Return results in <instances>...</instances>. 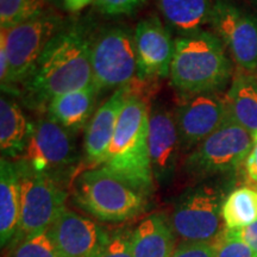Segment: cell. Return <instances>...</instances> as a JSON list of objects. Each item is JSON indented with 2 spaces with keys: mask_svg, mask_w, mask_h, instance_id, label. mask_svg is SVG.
Segmentation results:
<instances>
[{
  "mask_svg": "<svg viewBox=\"0 0 257 257\" xmlns=\"http://www.w3.org/2000/svg\"><path fill=\"white\" fill-rule=\"evenodd\" d=\"M92 83L91 44L80 25L70 24L49 41L23 85L29 102L48 105L57 95Z\"/></svg>",
  "mask_w": 257,
  "mask_h": 257,
  "instance_id": "6da1fadb",
  "label": "cell"
},
{
  "mask_svg": "<svg viewBox=\"0 0 257 257\" xmlns=\"http://www.w3.org/2000/svg\"><path fill=\"white\" fill-rule=\"evenodd\" d=\"M149 115L147 101L131 88L101 166L147 195L155 188L149 154Z\"/></svg>",
  "mask_w": 257,
  "mask_h": 257,
  "instance_id": "7a4b0ae2",
  "label": "cell"
},
{
  "mask_svg": "<svg viewBox=\"0 0 257 257\" xmlns=\"http://www.w3.org/2000/svg\"><path fill=\"white\" fill-rule=\"evenodd\" d=\"M170 83L182 94L218 92L232 74V64L223 42L214 32L200 30L174 41Z\"/></svg>",
  "mask_w": 257,
  "mask_h": 257,
  "instance_id": "3957f363",
  "label": "cell"
},
{
  "mask_svg": "<svg viewBox=\"0 0 257 257\" xmlns=\"http://www.w3.org/2000/svg\"><path fill=\"white\" fill-rule=\"evenodd\" d=\"M147 194L102 167L88 168L76 176L73 200L78 207L105 223H123L142 213Z\"/></svg>",
  "mask_w": 257,
  "mask_h": 257,
  "instance_id": "277c9868",
  "label": "cell"
},
{
  "mask_svg": "<svg viewBox=\"0 0 257 257\" xmlns=\"http://www.w3.org/2000/svg\"><path fill=\"white\" fill-rule=\"evenodd\" d=\"M253 143L252 135L229 117L188 154L186 174L199 179L234 172L245 162Z\"/></svg>",
  "mask_w": 257,
  "mask_h": 257,
  "instance_id": "5b68a950",
  "label": "cell"
},
{
  "mask_svg": "<svg viewBox=\"0 0 257 257\" xmlns=\"http://www.w3.org/2000/svg\"><path fill=\"white\" fill-rule=\"evenodd\" d=\"M17 167L21 178V217L12 242L47 231L66 207L67 199L59 179L35 172L21 160Z\"/></svg>",
  "mask_w": 257,
  "mask_h": 257,
  "instance_id": "8992f818",
  "label": "cell"
},
{
  "mask_svg": "<svg viewBox=\"0 0 257 257\" xmlns=\"http://www.w3.org/2000/svg\"><path fill=\"white\" fill-rule=\"evenodd\" d=\"M91 63L98 92L127 86L137 74L135 35L126 28L105 29L91 44Z\"/></svg>",
  "mask_w": 257,
  "mask_h": 257,
  "instance_id": "52a82bcc",
  "label": "cell"
},
{
  "mask_svg": "<svg viewBox=\"0 0 257 257\" xmlns=\"http://www.w3.org/2000/svg\"><path fill=\"white\" fill-rule=\"evenodd\" d=\"M62 19L51 11L10 29H2L10 62L9 85L24 82L49 41L62 28ZM9 88V86H8Z\"/></svg>",
  "mask_w": 257,
  "mask_h": 257,
  "instance_id": "ba28073f",
  "label": "cell"
},
{
  "mask_svg": "<svg viewBox=\"0 0 257 257\" xmlns=\"http://www.w3.org/2000/svg\"><path fill=\"white\" fill-rule=\"evenodd\" d=\"M221 204L220 193L210 186L182 193L169 218L175 234L192 242L214 240L221 232Z\"/></svg>",
  "mask_w": 257,
  "mask_h": 257,
  "instance_id": "9c48e42d",
  "label": "cell"
},
{
  "mask_svg": "<svg viewBox=\"0 0 257 257\" xmlns=\"http://www.w3.org/2000/svg\"><path fill=\"white\" fill-rule=\"evenodd\" d=\"M208 24L240 68L257 69V17L231 0H214Z\"/></svg>",
  "mask_w": 257,
  "mask_h": 257,
  "instance_id": "30bf717a",
  "label": "cell"
},
{
  "mask_svg": "<svg viewBox=\"0 0 257 257\" xmlns=\"http://www.w3.org/2000/svg\"><path fill=\"white\" fill-rule=\"evenodd\" d=\"M72 134L50 117L41 118L34 124L21 161L35 172L59 179L57 176L73 167L78 160V150Z\"/></svg>",
  "mask_w": 257,
  "mask_h": 257,
  "instance_id": "8fae6325",
  "label": "cell"
},
{
  "mask_svg": "<svg viewBox=\"0 0 257 257\" xmlns=\"http://www.w3.org/2000/svg\"><path fill=\"white\" fill-rule=\"evenodd\" d=\"M182 153H191L229 118L226 98L218 92L184 94L175 112Z\"/></svg>",
  "mask_w": 257,
  "mask_h": 257,
  "instance_id": "7c38bea8",
  "label": "cell"
},
{
  "mask_svg": "<svg viewBox=\"0 0 257 257\" xmlns=\"http://www.w3.org/2000/svg\"><path fill=\"white\" fill-rule=\"evenodd\" d=\"M134 35L140 80L167 78L170 74L175 43L161 19L156 16L142 19Z\"/></svg>",
  "mask_w": 257,
  "mask_h": 257,
  "instance_id": "4fadbf2b",
  "label": "cell"
},
{
  "mask_svg": "<svg viewBox=\"0 0 257 257\" xmlns=\"http://www.w3.org/2000/svg\"><path fill=\"white\" fill-rule=\"evenodd\" d=\"M48 231L60 257H96L110 236L95 221L67 207Z\"/></svg>",
  "mask_w": 257,
  "mask_h": 257,
  "instance_id": "5bb4252c",
  "label": "cell"
},
{
  "mask_svg": "<svg viewBox=\"0 0 257 257\" xmlns=\"http://www.w3.org/2000/svg\"><path fill=\"white\" fill-rule=\"evenodd\" d=\"M181 153L174 112L154 106L149 115V154L155 182L168 185L172 181Z\"/></svg>",
  "mask_w": 257,
  "mask_h": 257,
  "instance_id": "9a60e30c",
  "label": "cell"
},
{
  "mask_svg": "<svg viewBox=\"0 0 257 257\" xmlns=\"http://www.w3.org/2000/svg\"><path fill=\"white\" fill-rule=\"evenodd\" d=\"M131 92V86L118 88L93 114L83 140L86 162L89 168L104 165L118 119Z\"/></svg>",
  "mask_w": 257,
  "mask_h": 257,
  "instance_id": "2e32d148",
  "label": "cell"
},
{
  "mask_svg": "<svg viewBox=\"0 0 257 257\" xmlns=\"http://www.w3.org/2000/svg\"><path fill=\"white\" fill-rule=\"evenodd\" d=\"M175 246V232L163 213L150 214L131 233L134 257H172Z\"/></svg>",
  "mask_w": 257,
  "mask_h": 257,
  "instance_id": "e0dca14e",
  "label": "cell"
},
{
  "mask_svg": "<svg viewBox=\"0 0 257 257\" xmlns=\"http://www.w3.org/2000/svg\"><path fill=\"white\" fill-rule=\"evenodd\" d=\"M98 93L92 83L85 88L57 95L48 102V117L70 133H76L92 115Z\"/></svg>",
  "mask_w": 257,
  "mask_h": 257,
  "instance_id": "ac0fdd59",
  "label": "cell"
},
{
  "mask_svg": "<svg viewBox=\"0 0 257 257\" xmlns=\"http://www.w3.org/2000/svg\"><path fill=\"white\" fill-rule=\"evenodd\" d=\"M21 217V178L17 163L2 157L0 161V242H12Z\"/></svg>",
  "mask_w": 257,
  "mask_h": 257,
  "instance_id": "d6986e66",
  "label": "cell"
},
{
  "mask_svg": "<svg viewBox=\"0 0 257 257\" xmlns=\"http://www.w3.org/2000/svg\"><path fill=\"white\" fill-rule=\"evenodd\" d=\"M34 124H31L17 102L0 99V149L3 157L22 156L27 149Z\"/></svg>",
  "mask_w": 257,
  "mask_h": 257,
  "instance_id": "ffe728a7",
  "label": "cell"
},
{
  "mask_svg": "<svg viewBox=\"0 0 257 257\" xmlns=\"http://www.w3.org/2000/svg\"><path fill=\"white\" fill-rule=\"evenodd\" d=\"M229 117L257 136V80L249 74H238L225 94Z\"/></svg>",
  "mask_w": 257,
  "mask_h": 257,
  "instance_id": "44dd1931",
  "label": "cell"
},
{
  "mask_svg": "<svg viewBox=\"0 0 257 257\" xmlns=\"http://www.w3.org/2000/svg\"><path fill=\"white\" fill-rule=\"evenodd\" d=\"M161 15L173 30L181 35L208 24L214 0H156Z\"/></svg>",
  "mask_w": 257,
  "mask_h": 257,
  "instance_id": "7402d4cb",
  "label": "cell"
},
{
  "mask_svg": "<svg viewBox=\"0 0 257 257\" xmlns=\"http://www.w3.org/2000/svg\"><path fill=\"white\" fill-rule=\"evenodd\" d=\"M221 219L227 230H240L257 220V191L233 189L221 204Z\"/></svg>",
  "mask_w": 257,
  "mask_h": 257,
  "instance_id": "603a6c76",
  "label": "cell"
},
{
  "mask_svg": "<svg viewBox=\"0 0 257 257\" xmlns=\"http://www.w3.org/2000/svg\"><path fill=\"white\" fill-rule=\"evenodd\" d=\"M47 0H0V25L10 29L46 12Z\"/></svg>",
  "mask_w": 257,
  "mask_h": 257,
  "instance_id": "cb8c5ba5",
  "label": "cell"
},
{
  "mask_svg": "<svg viewBox=\"0 0 257 257\" xmlns=\"http://www.w3.org/2000/svg\"><path fill=\"white\" fill-rule=\"evenodd\" d=\"M9 257H60L49 231L14 242Z\"/></svg>",
  "mask_w": 257,
  "mask_h": 257,
  "instance_id": "d4e9b609",
  "label": "cell"
},
{
  "mask_svg": "<svg viewBox=\"0 0 257 257\" xmlns=\"http://www.w3.org/2000/svg\"><path fill=\"white\" fill-rule=\"evenodd\" d=\"M214 257H257V253L242 239L238 230L225 229L214 239Z\"/></svg>",
  "mask_w": 257,
  "mask_h": 257,
  "instance_id": "484cf974",
  "label": "cell"
},
{
  "mask_svg": "<svg viewBox=\"0 0 257 257\" xmlns=\"http://www.w3.org/2000/svg\"><path fill=\"white\" fill-rule=\"evenodd\" d=\"M133 231H115L108 236L96 257H134L131 249Z\"/></svg>",
  "mask_w": 257,
  "mask_h": 257,
  "instance_id": "4316f807",
  "label": "cell"
},
{
  "mask_svg": "<svg viewBox=\"0 0 257 257\" xmlns=\"http://www.w3.org/2000/svg\"><path fill=\"white\" fill-rule=\"evenodd\" d=\"M147 0H94L95 8L110 17L131 16L146 5Z\"/></svg>",
  "mask_w": 257,
  "mask_h": 257,
  "instance_id": "83f0119b",
  "label": "cell"
},
{
  "mask_svg": "<svg viewBox=\"0 0 257 257\" xmlns=\"http://www.w3.org/2000/svg\"><path fill=\"white\" fill-rule=\"evenodd\" d=\"M216 255V243L211 242H192L182 240L176 246L172 257H214Z\"/></svg>",
  "mask_w": 257,
  "mask_h": 257,
  "instance_id": "f1b7e54d",
  "label": "cell"
},
{
  "mask_svg": "<svg viewBox=\"0 0 257 257\" xmlns=\"http://www.w3.org/2000/svg\"><path fill=\"white\" fill-rule=\"evenodd\" d=\"M242 239L257 253V220L248 225L244 229L238 230Z\"/></svg>",
  "mask_w": 257,
  "mask_h": 257,
  "instance_id": "f546056e",
  "label": "cell"
},
{
  "mask_svg": "<svg viewBox=\"0 0 257 257\" xmlns=\"http://www.w3.org/2000/svg\"><path fill=\"white\" fill-rule=\"evenodd\" d=\"M245 172L248 178L257 184V141L245 160Z\"/></svg>",
  "mask_w": 257,
  "mask_h": 257,
  "instance_id": "4dcf8cb0",
  "label": "cell"
},
{
  "mask_svg": "<svg viewBox=\"0 0 257 257\" xmlns=\"http://www.w3.org/2000/svg\"><path fill=\"white\" fill-rule=\"evenodd\" d=\"M92 2L93 0H63V9L68 12H79Z\"/></svg>",
  "mask_w": 257,
  "mask_h": 257,
  "instance_id": "1f68e13d",
  "label": "cell"
},
{
  "mask_svg": "<svg viewBox=\"0 0 257 257\" xmlns=\"http://www.w3.org/2000/svg\"><path fill=\"white\" fill-rule=\"evenodd\" d=\"M47 2L55 8H63V0H47Z\"/></svg>",
  "mask_w": 257,
  "mask_h": 257,
  "instance_id": "d6a6232c",
  "label": "cell"
},
{
  "mask_svg": "<svg viewBox=\"0 0 257 257\" xmlns=\"http://www.w3.org/2000/svg\"><path fill=\"white\" fill-rule=\"evenodd\" d=\"M250 2H251V3H253V4H256V5H257V0H250Z\"/></svg>",
  "mask_w": 257,
  "mask_h": 257,
  "instance_id": "836d02e7",
  "label": "cell"
},
{
  "mask_svg": "<svg viewBox=\"0 0 257 257\" xmlns=\"http://www.w3.org/2000/svg\"><path fill=\"white\" fill-rule=\"evenodd\" d=\"M255 141H257V136H256V137H255Z\"/></svg>",
  "mask_w": 257,
  "mask_h": 257,
  "instance_id": "e575fe53",
  "label": "cell"
}]
</instances>
